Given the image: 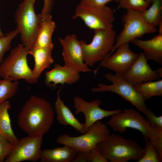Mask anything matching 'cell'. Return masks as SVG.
Listing matches in <instances>:
<instances>
[{
  "instance_id": "1",
  "label": "cell",
  "mask_w": 162,
  "mask_h": 162,
  "mask_svg": "<svg viewBox=\"0 0 162 162\" xmlns=\"http://www.w3.org/2000/svg\"><path fill=\"white\" fill-rule=\"evenodd\" d=\"M54 117L53 107L48 101L32 95L19 114L18 124L28 136H43L50 130Z\"/></svg>"
},
{
  "instance_id": "2",
  "label": "cell",
  "mask_w": 162,
  "mask_h": 162,
  "mask_svg": "<svg viewBox=\"0 0 162 162\" xmlns=\"http://www.w3.org/2000/svg\"><path fill=\"white\" fill-rule=\"evenodd\" d=\"M106 125L114 131L121 133L125 132L128 128L138 130L144 140H150L159 154H162V136L158 134L146 118L134 109H125L122 112L112 116Z\"/></svg>"
},
{
  "instance_id": "3",
  "label": "cell",
  "mask_w": 162,
  "mask_h": 162,
  "mask_svg": "<svg viewBox=\"0 0 162 162\" xmlns=\"http://www.w3.org/2000/svg\"><path fill=\"white\" fill-rule=\"evenodd\" d=\"M96 148L109 162L138 160L143 156L144 148L137 142L120 135L109 134L98 143Z\"/></svg>"
},
{
  "instance_id": "4",
  "label": "cell",
  "mask_w": 162,
  "mask_h": 162,
  "mask_svg": "<svg viewBox=\"0 0 162 162\" xmlns=\"http://www.w3.org/2000/svg\"><path fill=\"white\" fill-rule=\"evenodd\" d=\"M28 52L22 44L13 49L0 64V77L11 82L23 79L29 84L36 83L27 63Z\"/></svg>"
},
{
  "instance_id": "5",
  "label": "cell",
  "mask_w": 162,
  "mask_h": 162,
  "mask_svg": "<svg viewBox=\"0 0 162 162\" xmlns=\"http://www.w3.org/2000/svg\"><path fill=\"white\" fill-rule=\"evenodd\" d=\"M35 0H24L18 6L14 15L16 28L22 44L28 51L35 41L41 20V14L34 9Z\"/></svg>"
},
{
  "instance_id": "6",
  "label": "cell",
  "mask_w": 162,
  "mask_h": 162,
  "mask_svg": "<svg viewBox=\"0 0 162 162\" xmlns=\"http://www.w3.org/2000/svg\"><path fill=\"white\" fill-rule=\"evenodd\" d=\"M94 31V35L90 43L87 44L84 41L80 40L84 62L90 67L106 58L114 46L116 36L113 29Z\"/></svg>"
},
{
  "instance_id": "7",
  "label": "cell",
  "mask_w": 162,
  "mask_h": 162,
  "mask_svg": "<svg viewBox=\"0 0 162 162\" xmlns=\"http://www.w3.org/2000/svg\"><path fill=\"white\" fill-rule=\"evenodd\" d=\"M122 21L124 28L116 38L114 46L105 59L121 45L129 43L145 34L154 33L158 31L156 27L147 22L138 11L127 10L122 16Z\"/></svg>"
},
{
  "instance_id": "8",
  "label": "cell",
  "mask_w": 162,
  "mask_h": 162,
  "mask_svg": "<svg viewBox=\"0 0 162 162\" xmlns=\"http://www.w3.org/2000/svg\"><path fill=\"white\" fill-rule=\"evenodd\" d=\"M105 78L112 83L107 85L100 83L91 91L94 92H112L119 94L130 102L139 110L145 114L148 108L142 96L134 88L133 85L125 80L122 76L111 73L105 74Z\"/></svg>"
},
{
  "instance_id": "9",
  "label": "cell",
  "mask_w": 162,
  "mask_h": 162,
  "mask_svg": "<svg viewBox=\"0 0 162 162\" xmlns=\"http://www.w3.org/2000/svg\"><path fill=\"white\" fill-rule=\"evenodd\" d=\"M109 134L107 125L100 120L92 124L86 132L80 136H72L64 134L58 137L56 142L58 144L71 146L78 152H87L96 148Z\"/></svg>"
},
{
  "instance_id": "10",
  "label": "cell",
  "mask_w": 162,
  "mask_h": 162,
  "mask_svg": "<svg viewBox=\"0 0 162 162\" xmlns=\"http://www.w3.org/2000/svg\"><path fill=\"white\" fill-rule=\"evenodd\" d=\"M80 18L89 28L95 30L113 29L115 20L111 8L106 5L100 7H89L80 4L76 7L72 18Z\"/></svg>"
},
{
  "instance_id": "11",
  "label": "cell",
  "mask_w": 162,
  "mask_h": 162,
  "mask_svg": "<svg viewBox=\"0 0 162 162\" xmlns=\"http://www.w3.org/2000/svg\"><path fill=\"white\" fill-rule=\"evenodd\" d=\"M43 136H28L19 140L6 158L5 162L38 161L40 158Z\"/></svg>"
},
{
  "instance_id": "12",
  "label": "cell",
  "mask_w": 162,
  "mask_h": 162,
  "mask_svg": "<svg viewBox=\"0 0 162 162\" xmlns=\"http://www.w3.org/2000/svg\"><path fill=\"white\" fill-rule=\"evenodd\" d=\"M58 39L63 47L62 55L65 65L79 72H93L96 74V70L90 69L84 62L80 40L76 34L68 35Z\"/></svg>"
},
{
  "instance_id": "13",
  "label": "cell",
  "mask_w": 162,
  "mask_h": 162,
  "mask_svg": "<svg viewBox=\"0 0 162 162\" xmlns=\"http://www.w3.org/2000/svg\"><path fill=\"white\" fill-rule=\"evenodd\" d=\"M74 102L75 115L82 113L85 116V132L94 123L122 111L120 109L108 110L101 109L99 106L101 101L98 99L88 102L80 97L76 96L74 98Z\"/></svg>"
},
{
  "instance_id": "14",
  "label": "cell",
  "mask_w": 162,
  "mask_h": 162,
  "mask_svg": "<svg viewBox=\"0 0 162 162\" xmlns=\"http://www.w3.org/2000/svg\"><path fill=\"white\" fill-rule=\"evenodd\" d=\"M143 52L123 75V78L133 85L142 82L157 80L162 77V68L153 70L147 62Z\"/></svg>"
},
{
  "instance_id": "15",
  "label": "cell",
  "mask_w": 162,
  "mask_h": 162,
  "mask_svg": "<svg viewBox=\"0 0 162 162\" xmlns=\"http://www.w3.org/2000/svg\"><path fill=\"white\" fill-rule=\"evenodd\" d=\"M128 43L118 47L116 52L102 61L100 65L123 76L138 57L130 49Z\"/></svg>"
},
{
  "instance_id": "16",
  "label": "cell",
  "mask_w": 162,
  "mask_h": 162,
  "mask_svg": "<svg viewBox=\"0 0 162 162\" xmlns=\"http://www.w3.org/2000/svg\"><path fill=\"white\" fill-rule=\"evenodd\" d=\"M44 84L52 89H55L58 84L62 85L75 83L80 78V72L64 65L55 64L53 68L45 72Z\"/></svg>"
},
{
  "instance_id": "17",
  "label": "cell",
  "mask_w": 162,
  "mask_h": 162,
  "mask_svg": "<svg viewBox=\"0 0 162 162\" xmlns=\"http://www.w3.org/2000/svg\"><path fill=\"white\" fill-rule=\"evenodd\" d=\"M61 87L57 92L55 103V109L57 114L56 118L64 126L70 125L80 133H85L84 123H81L74 116L70 109L64 103L60 97Z\"/></svg>"
},
{
  "instance_id": "18",
  "label": "cell",
  "mask_w": 162,
  "mask_h": 162,
  "mask_svg": "<svg viewBox=\"0 0 162 162\" xmlns=\"http://www.w3.org/2000/svg\"><path fill=\"white\" fill-rule=\"evenodd\" d=\"M143 50L147 60L162 64V34H159L151 39L142 40L136 39L131 42Z\"/></svg>"
},
{
  "instance_id": "19",
  "label": "cell",
  "mask_w": 162,
  "mask_h": 162,
  "mask_svg": "<svg viewBox=\"0 0 162 162\" xmlns=\"http://www.w3.org/2000/svg\"><path fill=\"white\" fill-rule=\"evenodd\" d=\"M41 17L36 39L31 48H53L52 36L56 27L55 23L51 14L41 16Z\"/></svg>"
},
{
  "instance_id": "20",
  "label": "cell",
  "mask_w": 162,
  "mask_h": 162,
  "mask_svg": "<svg viewBox=\"0 0 162 162\" xmlns=\"http://www.w3.org/2000/svg\"><path fill=\"white\" fill-rule=\"evenodd\" d=\"M78 152L74 148L67 145L41 150L40 159L41 162H73Z\"/></svg>"
},
{
  "instance_id": "21",
  "label": "cell",
  "mask_w": 162,
  "mask_h": 162,
  "mask_svg": "<svg viewBox=\"0 0 162 162\" xmlns=\"http://www.w3.org/2000/svg\"><path fill=\"white\" fill-rule=\"evenodd\" d=\"M53 48H31L28 54L32 55L34 62V68L32 70L34 77L38 80L43 71L50 67L53 62L52 51Z\"/></svg>"
},
{
  "instance_id": "22",
  "label": "cell",
  "mask_w": 162,
  "mask_h": 162,
  "mask_svg": "<svg viewBox=\"0 0 162 162\" xmlns=\"http://www.w3.org/2000/svg\"><path fill=\"white\" fill-rule=\"evenodd\" d=\"M11 107L10 102L7 100L0 105V136L8 140L13 145L19 139L12 128L8 110Z\"/></svg>"
},
{
  "instance_id": "23",
  "label": "cell",
  "mask_w": 162,
  "mask_h": 162,
  "mask_svg": "<svg viewBox=\"0 0 162 162\" xmlns=\"http://www.w3.org/2000/svg\"><path fill=\"white\" fill-rule=\"evenodd\" d=\"M133 87L146 100L154 96H162V80L148 81L133 85Z\"/></svg>"
},
{
  "instance_id": "24",
  "label": "cell",
  "mask_w": 162,
  "mask_h": 162,
  "mask_svg": "<svg viewBox=\"0 0 162 162\" xmlns=\"http://www.w3.org/2000/svg\"><path fill=\"white\" fill-rule=\"evenodd\" d=\"M151 6L140 12L144 19L155 26L162 22V0H153Z\"/></svg>"
},
{
  "instance_id": "25",
  "label": "cell",
  "mask_w": 162,
  "mask_h": 162,
  "mask_svg": "<svg viewBox=\"0 0 162 162\" xmlns=\"http://www.w3.org/2000/svg\"><path fill=\"white\" fill-rule=\"evenodd\" d=\"M18 80L12 82L5 79H0V105L16 94L18 88Z\"/></svg>"
},
{
  "instance_id": "26",
  "label": "cell",
  "mask_w": 162,
  "mask_h": 162,
  "mask_svg": "<svg viewBox=\"0 0 162 162\" xmlns=\"http://www.w3.org/2000/svg\"><path fill=\"white\" fill-rule=\"evenodd\" d=\"M145 152L137 162H161L158 151L154 145L149 140H144Z\"/></svg>"
},
{
  "instance_id": "27",
  "label": "cell",
  "mask_w": 162,
  "mask_h": 162,
  "mask_svg": "<svg viewBox=\"0 0 162 162\" xmlns=\"http://www.w3.org/2000/svg\"><path fill=\"white\" fill-rule=\"evenodd\" d=\"M118 8L140 12L146 9L150 5L145 0H119Z\"/></svg>"
},
{
  "instance_id": "28",
  "label": "cell",
  "mask_w": 162,
  "mask_h": 162,
  "mask_svg": "<svg viewBox=\"0 0 162 162\" xmlns=\"http://www.w3.org/2000/svg\"><path fill=\"white\" fill-rule=\"evenodd\" d=\"M19 33L17 28L4 34L3 37H0V64L3 60L5 53L10 50L12 39Z\"/></svg>"
},
{
  "instance_id": "29",
  "label": "cell",
  "mask_w": 162,
  "mask_h": 162,
  "mask_svg": "<svg viewBox=\"0 0 162 162\" xmlns=\"http://www.w3.org/2000/svg\"><path fill=\"white\" fill-rule=\"evenodd\" d=\"M145 115L151 126L158 135L162 136V116H157L149 109Z\"/></svg>"
},
{
  "instance_id": "30",
  "label": "cell",
  "mask_w": 162,
  "mask_h": 162,
  "mask_svg": "<svg viewBox=\"0 0 162 162\" xmlns=\"http://www.w3.org/2000/svg\"><path fill=\"white\" fill-rule=\"evenodd\" d=\"M13 145L7 139L0 136V162H3L11 151Z\"/></svg>"
},
{
  "instance_id": "31",
  "label": "cell",
  "mask_w": 162,
  "mask_h": 162,
  "mask_svg": "<svg viewBox=\"0 0 162 162\" xmlns=\"http://www.w3.org/2000/svg\"><path fill=\"white\" fill-rule=\"evenodd\" d=\"M119 0H80V4L89 7H102L108 2L114 1L117 4Z\"/></svg>"
},
{
  "instance_id": "32",
  "label": "cell",
  "mask_w": 162,
  "mask_h": 162,
  "mask_svg": "<svg viewBox=\"0 0 162 162\" xmlns=\"http://www.w3.org/2000/svg\"><path fill=\"white\" fill-rule=\"evenodd\" d=\"M89 162H109L100 152L96 148L88 151Z\"/></svg>"
},
{
  "instance_id": "33",
  "label": "cell",
  "mask_w": 162,
  "mask_h": 162,
  "mask_svg": "<svg viewBox=\"0 0 162 162\" xmlns=\"http://www.w3.org/2000/svg\"><path fill=\"white\" fill-rule=\"evenodd\" d=\"M44 5L41 11V14L44 16L51 14L53 5L54 4L53 0H43Z\"/></svg>"
},
{
  "instance_id": "34",
  "label": "cell",
  "mask_w": 162,
  "mask_h": 162,
  "mask_svg": "<svg viewBox=\"0 0 162 162\" xmlns=\"http://www.w3.org/2000/svg\"><path fill=\"white\" fill-rule=\"evenodd\" d=\"M73 162H89L88 151L78 152Z\"/></svg>"
},
{
  "instance_id": "35",
  "label": "cell",
  "mask_w": 162,
  "mask_h": 162,
  "mask_svg": "<svg viewBox=\"0 0 162 162\" xmlns=\"http://www.w3.org/2000/svg\"><path fill=\"white\" fill-rule=\"evenodd\" d=\"M158 26H159V34H162V22L159 24Z\"/></svg>"
},
{
  "instance_id": "36",
  "label": "cell",
  "mask_w": 162,
  "mask_h": 162,
  "mask_svg": "<svg viewBox=\"0 0 162 162\" xmlns=\"http://www.w3.org/2000/svg\"><path fill=\"white\" fill-rule=\"evenodd\" d=\"M1 7V5L0 4V7ZM4 36V34H3L2 31L1 30V29L0 28V37H2Z\"/></svg>"
},
{
  "instance_id": "37",
  "label": "cell",
  "mask_w": 162,
  "mask_h": 162,
  "mask_svg": "<svg viewBox=\"0 0 162 162\" xmlns=\"http://www.w3.org/2000/svg\"><path fill=\"white\" fill-rule=\"evenodd\" d=\"M148 3L150 4L153 0H145Z\"/></svg>"
}]
</instances>
